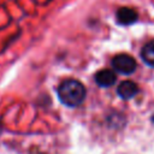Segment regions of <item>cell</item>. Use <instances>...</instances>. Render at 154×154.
<instances>
[{
	"label": "cell",
	"instance_id": "cell-1",
	"mask_svg": "<svg viewBox=\"0 0 154 154\" xmlns=\"http://www.w3.org/2000/svg\"><path fill=\"white\" fill-rule=\"evenodd\" d=\"M87 95L85 87L77 79H65L58 87V96L67 107L81 105Z\"/></svg>",
	"mask_w": 154,
	"mask_h": 154
},
{
	"label": "cell",
	"instance_id": "cell-2",
	"mask_svg": "<svg viewBox=\"0 0 154 154\" xmlns=\"http://www.w3.org/2000/svg\"><path fill=\"white\" fill-rule=\"evenodd\" d=\"M111 64H112V67L117 72L123 73V75H131L136 70V66H137L136 60L126 53L114 55Z\"/></svg>",
	"mask_w": 154,
	"mask_h": 154
},
{
	"label": "cell",
	"instance_id": "cell-3",
	"mask_svg": "<svg viewBox=\"0 0 154 154\" xmlns=\"http://www.w3.org/2000/svg\"><path fill=\"white\" fill-rule=\"evenodd\" d=\"M138 20V13L136 10L129 6H122L116 11V22L119 25L128 26Z\"/></svg>",
	"mask_w": 154,
	"mask_h": 154
},
{
	"label": "cell",
	"instance_id": "cell-4",
	"mask_svg": "<svg viewBox=\"0 0 154 154\" xmlns=\"http://www.w3.org/2000/svg\"><path fill=\"white\" fill-rule=\"evenodd\" d=\"M117 77H116V73L109 70V69H103V70H100L96 72L95 75V82L99 87H102V88H107V87H111L114 84Z\"/></svg>",
	"mask_w": 154,
	"mask_h": 154
},
{
	"label": "cell",
	"instance_id": "cell-5",
	"mask_svg": "<svg viewBox=\"0 0 154 154\" xmlns=\"http://www.w3.org/2000/svg\"><path fill=\"white\" fill-rule=\"evenodd\" d=\"M117 93H118V95L122 99L130 100V99H132L138 93V88H137V84L135 82H132V81H124V82H122L118 85Z\"/></svg>",
	"mask_w": 154,
	"mask_h": 154
},
{
	"label": "cell",
	"instance_id": "cell-6",
	"mask_svg": "<svg viewBox=\"0 0 154 154\" xmlns=\"http://www.w3.org/2000/svg\"><path fill=\"white\" fill-rule=\"evenodd\" d=\"M141 58L147 65L154 67V40H150L143 45L141 48Z\"/></svg>",
	"mask_w": 154,
	"mask_h": 154
},
{
	"label": "cell",
	"instance_id": "cell-7",
	"mask_svg": "<svg viewBox=\"0 0 154 154\" xmlns=\"http://www.w3.org/2000/svg\"><path fill=\"white\" fill-rule=\"evenodd\" d=\"M49 1H52V0H47V1H46V2H49Z\"/></svg>",
	"mask_w": 154,
	"mask_h": 154
}]
</instances>
